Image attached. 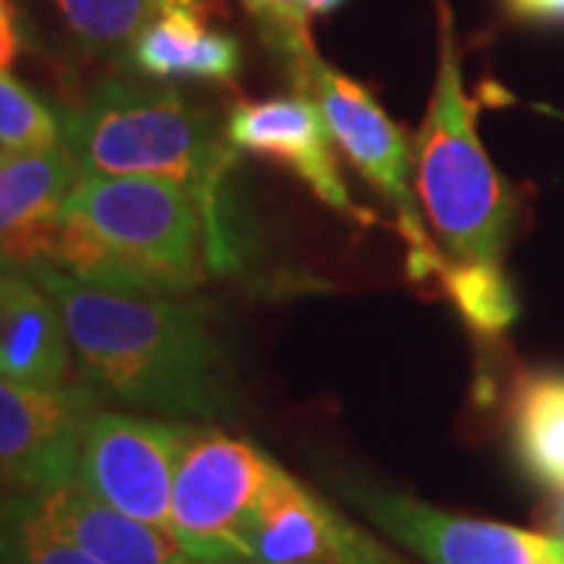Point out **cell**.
I'll use <instances>...</instances> for the list:
<instances>
[{
  "label": "cell",
  "instance_id": "4",
  "mask_svg": "<svg viewBox=\"0 0 564 564\" xmlns=\"http://www.w3.org/2000/svg\"><path fill=\"white\" fill-rule=\"evenodd\" d=\"M414 188L423 220L455 263H499L514 202L477 132L448 3L440 0V69L414 135Z\"/></svg>",
  "mask_w": 564,
  "mask_h": 564
},
{
  "label": "cell",
  "instance_id": "6",
  "mask_svg": "<svg viewBox=\"0 0 564 564\" xmlns=\"http://www.w3.org/2000/svg\"><path fill=\"white\" fill-rule=\"evenodd\" d=\"M280 474L254 443L195 423L173 480L170 533L204 558L248 564V530Z\"/></svg>",
  "mask_w": 564,
  "mask_h": 564
},
{
  "label": "cell",
  "instance_id": "1",
  "mask_svg": "<svg viewBox=\"0 0 564 564\" xmlns=\"http://www.w3.org/2000/svg\"><path fill=\"white\" fill-rule=\"evenodd\" d=\"M61 307L82 377L113 402L173 421L236 417V389L202 307L173 295L110 289L61 267L29 270Z\"/></svg>",
  "mask_w": 564,
  "mask_h": 564
},
{
  "label": "cell",
  "instance_id": "14",
  "mask_svg": "<svg viewBox=\"0 0 564 564\" xmlns=\"http://www.w3.org/2000/svg\"><path fill=\"white\" fill-rule=\"evenodd\" d=\"M44 514L101 564H239L192 552L166 527L144 524L91 499L79 486L35 492Z\"/></svg>",
  "mask_w": 564,
  "mask_h": 564
},
{
  "label": "cell",
  "instance_id": "11",
  "mask_svg": "<svg viewBox=\"0 0 564 564\" xmlns=\"http://www.w3.org/2000/svg\"><path fill=\"white\" fill-rule=\"evenodd\" d=\"M223 126L239 151H251L258 158L282 163L326 207L339 210L348 220H370L364 217L361 207L351 202L343 170H339V154H336L339 148L326 129L321 107L307 95L236 104Z\"/></svg>",
  "mask_w": 564,
  "mask_h": 564
},
{
  "label": "cell",
  "instance_id": "27",
  "mask_svg": "<svg viewBox=\"0 0 564 564\" xmlns=\"http://www.w3.org/2000/svg\"><path fill=\"white\" fill-rule=\"evenodd\" d=\"M562 524H564V502H562Z\"/></svg>",
  "mask_w": 564,
  "mask_h": 564
},
{
  "label": "cell",
  "instance_id": "18",
  "mask_svg": "<svg viewBox=\"0 0 564 564\" xmlns=\"http://www.w3.org/2000/svg\"><path fill=\"white\" fill-rule=\"evenodd\" d=\"M443 289L477 333L499 336L518 317V302L505 280L502 263H448Z\"/></svg>",
  "mask_w": 564,
  "mask_h": 564
},
{
  "label": "cell",
  "instance_id": "9",
  "mask_svg": "<svg viewBox=\"0 0 564 564\" xmlns=\"http://www.w3.org/2000/svg\"><path fill=\"white\" fill-rule=\"evenodd\" d=\"M95 411L88 389L0 380V480L29 492L76 486L82 436Z\"/></svg>",
  "mask_w": 564,
  "mask_h": 564
},
{
  "label": "cell",
  "instance_id": "21",
  "mask_svg": "<svg viewBox=\"0 0 564 564\" xmlns=\"http://www.w3.org/2000/svg\"><path fill=\"white\" fill-rule=\"evenodd\" d=\"M248 17L258 22L263 41L270 44V51L282 63L285 76L299 66V63L314 54V41H311V13L304 7V0H242Z\"/></svg>",
  "mask_w": 564,
  "mask_h": 564
},
{
  "label": "cell",
  "instance_id": "22",
  "mask_svg": "<svg viewBox=\"0 0 564 564\" xmlns=\"http://www.w3.org/2000/svg\"><path fill=\"white\" fill-rule=\"evenodd\" d=\"M20 57V25H17V0H0V69Z\"/></svg>",
  "mask_w": 564,
  "mask_h": 564
},
{
  "label": "cell",
  "instance_id": "15",
  "mask_svg": "<svg viewBox=\"0 0 564 564\" xmlns=\"http://www.w3.org/2000/svg\"><path fill=\"white\" fill-rule=\"evenodd\" d=\"M132 66L151 79L232 82L242 69V47L210 29L195 7H163L129 44Z\"/></svg>",
  "mask_w": 564,
  "mask_h": 564
},
{
  "label": "cell",
  "instance_id": "16",
  "mask_svg": "<svg viewBox=\"0 0 564 564\" xmlns=\"http://www.w3.org/2000/svg\"><path fill=\"white\" fill-rule=\"evenodd\" d=\"M511 443L527 474L564 489V373H533L511 402Z\"/></svg>",
  "mask_w": 564,
  "mask_h": 564
},
{
  "label": "cell",
  "instance_id": "3",
  "mask_svg": "<svg viewBox=\"0 0 564 564\" xmlns=\"http://www.w3.org/2000/svg\"><path fill=\"white\" fill-rule=\"evenodd\" d=\"M51 267L110 289L192 292L210 273L202 207L170 180L85 173L63 202Z\"/></svg>",
  "mask_w": 564,
  "mask_h": 564
},
{
  "label": "cell",
  "instance_id": "17",
  "mask_svg": "<svg viewBox=\"0 0 564 564\" xmlns=\"http://www.w3.org/2000/svg\"><path fill=\"white\" fill-rule=\"evenodd\" d=\"M0 564H101L54 524L29 489L0 492Z\"/></svg>",
  "mask_w": 564,
  "mask_h": 564
},
{
  "label": "cell",
  "instance_id": "10",
  "mask_svg": "<svg viewBox=\"0 0 564 564\" xmlns=\"http://www.w3.org/2000/svg\"><path fill=\"white\" fill-rule=\"evenodd\" d=\"M248 564H404L289 470L267 492L245 543Z\"/></svg>",
  "mask_w": 564,
  "mask_h": 564
},
{
  "label": "cell",
  "instance_id": "13",
  "mask_svg": "<svg viewBox=\"0 0 564 564\" xmlns=\"http://www.w3.org/2000/svg\"><path fill=\"white\" fill-rule=\"evenodd\" d=\"M73 345L57 302L32 273L0 270V380L66 386Z\"/></svg>",
  "mask_w": 564,
  "mask_h": 564
},
{
  "label": "cell",
  "instance_id": "25",
  "mask_svg": "<svg viewBox=\"0 0 564 564\" xmlns=\"http://www.w3.org/2000/svg\"><path fill=\"white\" fill-rule=\"evenodd\" d=\"M543 564H564V540H555L549 555L543 558Z\"/></svg>",
  "mask_w": 564,
  "mask_h": 564
},
{
  "label": "cell",
  "instance_id": "20",
  "mask_svg": "<svg viewBox=\"0 0 564 564\" xmlns=\"http://www.w3.org/2000/svg\"><path fill=\"white\" fill-rule=\"evenodd\" d=\"M63 144V122L32 88L0 69V154L51 151Z\"/></svg>",
  "mask_w": 564,
  "mask_h": 564
},
{
  "label": "cell",
  "instance_id": "19",
  "mask_svg": "<svg viewBox=\"0 0 564 564\" xmlns=\"http://www.w3.org/2000/svg\"><path fill=\"white\" fill-rule=\"evenodd\" d=\"M57 10L73 39L95 51H113L135 41L161 13V0H57Z\"/></svg>",
  "mask_w": 564,
  "mask_h": 564
},
{
  "label": "cell",
  "instance_id": "23",
  "mask_svg": "<svg viewBox=\"0 0 564 564\" xmlns=\"http://www.w3.org/2000/svg\"><path fill=\"white\" fill-rule=\"evenodd\" d=\"M511 17L530 22H564V0H502Z\"/></svg>",
  "mask_w": 564,
  "mask_h": 564
},
{
  "label": "cell",
  "instance_id": "7",
  "mask_svg": "<svg viewBox=\"0 0 564 564\" xmlns=\"http://www.w3.org/2000/svg\"><path fill=\"white\" fill-rule=\"evenodd\" d=\"M192 426L95 411L82 436L76 486L120 514L170 530L173 480Z\"/></svg>",
  "mask_w": 564,
  "mask_h": 564
},
{
  "label": "cell",
  "instance_id": "26",
  "mask_svg": "<svg viewBox=\"0 0 564 564\" xmlns=\"http://www.w3.org/2000/svg\"><path fill=\"white\" fill-rule=\"evenodd\" d=\"M207 3L210 0H161V10L163 7H195V10H207Z\"/></svg>",
  "mask_w": 564,
  "mask_h": 564
},
{
  "label": "cell",
  "instance_id": "8",
  "mask_svg": "<svg viewBox=\"0 0 564 564\" xmlns=\"http://www.w3.org/2000/svg\"><path fill=\"white\" fill-rule=\"evenodd\" d=\"M336 486L370 524L426 564H543L555 543V536L452 514L358 477L336 480Z\"/></svg>",
  "mask_w": 564,
  "mask_h": 564
},
{
  "label": "cell",
  "instance_id": "2",
  "mask_svg": "<svg viewBox=\"0 0 564 564\" xmlns=\"http://www.w3.org/2000/svg\"><path fill=\"white\" fill-rule=\"evenodd\" d=\"M63 144L88 176H154L188 188L207 229L210 270L236 267L226 185L239 148L176 88L104 79L63 120Z\"/></svg>",
  "mask_w": 564,
  "mask_h": 564
},
{
  "label": "cell",
  "instance_id": "5",
  "mask_svg": "<svg viewBox=\"0 0 564 564\" xmlns=\"http://www.w3.org/2000/svg\"><path fill=\"white\" fill-rule=\"evenodd\" d=\"M289 82L299 95H307L321 107L326 129L339 154L370 182L399 217V232L408 242V273L411 280H426L448 263L436 251L430 229L423 223L421 198L414 188V139L404 135L399 122L386 113L361 82L333 69L321 54H307Z\"/></svg>",
  "mask_w": 564,
  "mask_h": 564
},
{
  "label": "cell",
  "instance_id": "12",
  "mask_svg": "<svg viewBox=\"0 0 564 564\" xmlns=\"http://www.w3.org/2000/svg\"><path fill=\"white\" fill-rule=\"evenodd\" d=\"M66 144L29 154H0V270L29 273L54 261L61 210L82 180Z\"/></svg>",
  "mask_w": 564,
  "mask_h": 564
},
{
  "label": "cell",
  "instance_id": "24",
  "mask_svg": "<svg viewBox=\"0 0 564 564\" xmlns=\"http://www.w3.org/2000/svg\"><path fill=\"white\" fill-rule=\"evenodd\" d=\"M343 3L345 0H304V7H307V13H311V17H326V13H336Z\"/></svg>",
  "mask_w": 564,
  "mask_h": 564
}]
</instances>
